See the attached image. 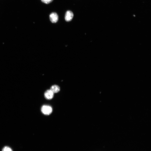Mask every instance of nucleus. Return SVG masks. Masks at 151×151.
<instances>
[{
	"instance_id": "obj_7",
	"label": "nucleus",
	"mask_w": 151,
	"mask_h": 151,
	"mask_svg": "<svg viewBox=\"0 0 151 151\" xmlns=\"http://www.w3.org/2000/svg\"><path fill=\"white\" fill-rule=\"evenodd\" d=\"M53 0H41L44 3L48 4L50 3L51 2H52Z\"/></svg>"
},
{
	"instance_id": "obj_3",
	"label": "nucleus",
	"mask_w": 151,
	"mask_h": 151,
	"mask_svg": "<svg viewBox=\"0 0 151 151\" xmlns=\"http://www.w3.org/2000/svg\"><path fill=\"white\" fill-rule=\"evenodd\" d=\"M74 17V14L71 11L68 10L66 12L65 17V19L67 22H69L71 21Z\"/></svg>"
},
{
	"instance_id": "obj_1",
	"label": "nucleus",
	"mask_w": 151,
	"mask_h": 151,
	"mask_svg": "<svg viewBox=\"0 0 151 151\" xmlns=\"http://www.w3.org/2000/svg\"><path fill=\"white\" fill-rule=\"evenodd\" d=\"M42 112L46 115H49L51 114L52 111V107L48 105H44L42 107Z\"/></svg>"
},
{
	"instance_id": "obj_6",
	"label": "nucleus",
	"mask_w": 151,
	"mask_h": 151,
	"mask_svg": "<svg viewBox=\"0 0 151 151\" xmlns=\"http://www.w3.org/2000/svg\"><path fill=\"white\" fill-rule=\"evenodd\" d=\"M2 151H13L10 147L8 146H5L2 150Z\"/></svg>"
},
{
	"instance_id": "obj_2",
	"label": "nucleus",
	"mask_w": 151,
	"mask_h": 151,
	"mask_svg": "<svg viewBox=\"0 0 151 151\" xmlns=\"http://www.w3.org/2000/svg\"><path fill=\"white\" fill-rule=\"evenodd\" d=\"M50 19L51 22L53 23H56L59 20L58 15L56 13L53 12L51 13L50 15Z\"/></svg>"
},
{
	"instance_id": "obj_4",
	"label": "nucleus",
	"mask_w": 151,
	"mask_h": 151,
	"mask_svg": "<svg viewBox=\"0 0 151 151\" xmlns=\"http://www.w3.org/2000/svg\"><path fill=\"white\" fill-rule=\"evenodd\" d=\"M44 95L46 98L48 100H50L53 98L54 93L50 90H48L45 91Z\"/></svg>"
},
{
	"instance_id": "obj_5",
	"label": "nucleus",
	"mask_w": 151,
	"mask_h": 151,
	"mask_svg": "<svg viewBox=\"0 0 151 151\" xmlns=\"http://www.w3.org/2000/svg\"><path fill=\"white\" fill-rule=\"evenodd\" d=\"M50 90L54 93L59 92L60 91V88L58 85H53L51 87Z\"/></svg>"
}]
</instances>
